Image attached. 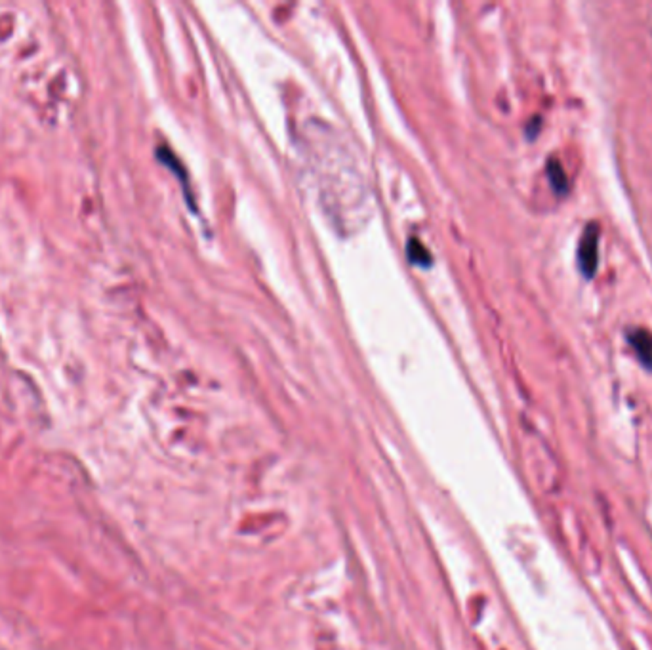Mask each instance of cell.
Wrapping results in <instances>:
<instances>
[{
  "instance_id": "obj_1",
  "label": "cell",
  "mask_w": 652,
  "mask_h": 650,
  "mask_svg": "<svg viewBox=\"0 0 652 650\" xmlns=\"http://www.w3.org/2000/svg\"><path fill=\"white\" fill-rule=\"evenodd\" d=\"M599 242H601V227L597 222H590L583 227L580 240H578V250H576V262L578 269L585 279H593L599 269Z\"/></svg>"
},
{
  "instance_id": "obj_2",
  "label": "cell",
  "mask_w": 652,
  "mask_h": 650,
  "mask_svg": "<svg viewBox=\"0 0 652 650\" xmlns=\"http://www.w3.org/2000/svg\"><path fill=\"white\" fill-rule=\"evenodd\" d=\"M626 340L629 347L635 351L639 362L652 372V334L647 328H629L626 332Z\"/></svg>"
},
{
  "instance_id": "obj_3",
  "label": "cell",
  "mask_w": 652,
  "mask_h": 650,
  "mask_svg": "<svg viewBox=\"0 0 652 650\" xmlns=\"http://www.w3.org/2000/svg\"><path fill=\"white\" fill-rule=\"evenodd\" d=\"M546 172H548V180H549V183H551V189H553L557 195H561V197L566 195V193H568V187H570V183H568V176H566L563 164L559 163L555 156L548 161V164H546Z\"/></svg>"
}]
</instances>
